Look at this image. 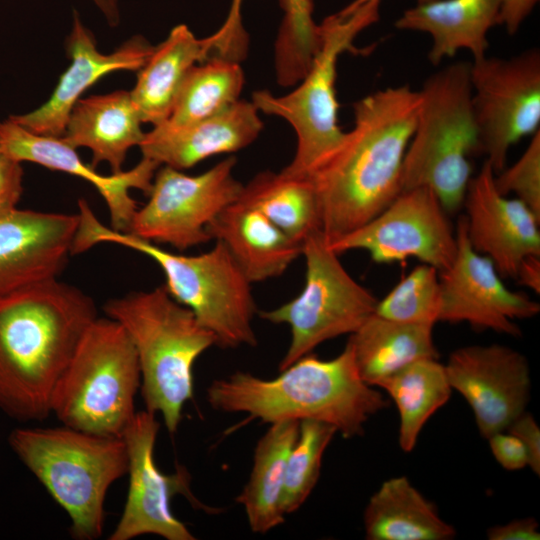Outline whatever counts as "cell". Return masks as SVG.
<instances>
[{
	"mask_svg": "<svg viewBox=\"0 0 540 540\" xmlns=\"http://www.w3.org/2000/svg\"><path fill=\"white\" fill-rule=\"evenodd\" d=\"M380 2L371 0L351 11L340 10L322 21L318 51L292 92L283 96L265 90L252 94L259 112L285 119L296 133V151L284 173L306 177L341 142L345 132L338 125V59L344 52L359 53L354 41L378 21Z\"/></svg>",
	"mask_w": 540,
	"mask_h": 540,
	"instance_id": "9",
	"label": "cell"
},
{
	"mask_svg": "<svg viewBox=\"0 0 540 540\" xmlns=\"http://www.w3.org/2000/svg\"><path fill=\"white\" fill-rule=\"evenodd\" d=\"M444 366L452 389L471 407L484 438L506 430L526 411L531 377L521 352L500 344L470 345L454 350Z\"/></svg>",
	"mask_w": 540,
	"mask_h": 540,
	"instance_id": "16",
	"label": "cell"
},
{
	"mask_svg": "<svg viewBox=\"0 0 540 540\" xmlns=\"http://www.w3.org/2000/svg\"><path fill=\"white\" fill-rule=\"evenodd\" d=\"M515 435L524 445L528 454V466L537 475L540 474V429L534 417L524 411L506 429Z\"/></svg>",
	"mask_w": 540,
	"mask_h": 540,
	"instance_id": "38",
	"label": "cell"
},
{
	"mask_svg": "<svg viewBox=\"0 0 540 540\" xmlns=\"http://www.w3.org/2000/svg\"><path fill=\"white\" fill-rule=\"evenodd\" d=\"M237 200L261 212L301 244L320 229L316 196L307 177L264 171L243 185Z\"/></svg>",
	"mask_w": 540,
	"mask_h": 540,
	"instance_id": "31",
	"label": "cell"
},
{
	"mask_svg": "<svg viewBox=\"0 0 540 540\" xmlns=\"http://www.w3.org/2000/svg\"><path fill=\"white\" fill-rule=\"evenodd\" d=\"M337 254L365 250L376 263L416 258L439 273L452 264L456 231L436 194L428 187L402 191L367 223L328 243Z\"/></svg>",
	"mask_w": 540,
	"mask_h": 540,
	"instance_id": "13",
	"label": "cell"
},
{
	"mask_svg": "<svg viewBox=\"0 0 540 540\" xmlns=\"http://www.w3.org/2000/svg\"><path fill=\"white\" fill-rule=\"evenodd\" d=\"M489 540H539V525L535 518L526 517L511 520L503 525L487 529Z\"/></svg>",
	"mask_w": 540,
	"mask_h": 540,
	"instance_id": "39",
	"label": "cell"
},
{
	"mask_svg": "<svg viewBox=\"0 0 540 540\" xmlns=\"http://www.w3.org/2000/svg\"><path fill=\"white\" fill-rule=\"evenodd\" d=\"M105 17L111 27L120 21L119 0H91Z\"/></svg>",
	"mask_w": 540,
	"mask_h": 540,
	"instance_id": "42",
	"label": "cell"
},
{
	"mask_svg": "<svg viewBox=\"0 0 540 540\" xmlns=\"http://www.w3.org/2000/svg\"><path fill=\"white\" fill-rule=\"evenodd\" d=\"M142 123L130 92L118 90L80 98L61 138L74 149L88 148L93 168L106 162L112 174H117L122 172L129 149L144 139Z\"/></svg>",
	"mask_w": 540,
	"mask_h": 540,
	"instance_id": "22",
	"label": "cell"
},
{
	"mask_svg": "<svg viewBox=\"0 0 540 540\" xmlns=\"http://www.w3.org/2000/svg\"><path fill=\"white\" fill-rule=\"evenodd\" d=\"M501 0H434L416 4L396 20L400 30L425 32L432 39L429 61L438 65L466 49L473 60L486 56L487 34L499 24Z\"/></svg>",
	"mask_w": 540,
	"mask_h": 540,
	"instance_id": "24",
	"label": "cell"
},
{
	"mask_svg": "<svg viewBox=\"0 0 540 540\" xmlns=\"http://www.w3.org/2000/svg\"><path fill=\"white\" fill-rule=\"evenodd\" d=\"M214 48V34L197 38L185 24L173 27L153 48L130 91L143 123L156 126L168 119L188 72L196 63L213 57Z\"/></svg>",
	"mask_w": 540,
	"mask_h": 540,
	"instance_id": "25",
	"label": "cell"
},
{
	"mask_svg": "<svg viewBox=\"0 0 540 540\" xmlns=\"http://www.w3.org/2000/svg\"><path fill=\"white\" fill-rule=\"evenodd\" d=\"M228 157L198 175L163 166L156 171L148 202L137 209L127 232L152 243L185 251L211 240L209 223L237 200L242 190Z\"/></svg>",
	"mask_w": 540,
	"mask_h": 540,
	"instance_id": "12",
	"label": "cell"
},
{
	"mask_svg": "<svg viewBox=\"0 0 540 540\" xmlns=\"http://www.w3.org/2000/svg\"><path fill=\"white\" fill-rule=\"evenodd\" d=\"M518 284L540 293V255L525 257L516 272L515 279Z\"/></svg>",
	"mask_w": 540,
	"mask_h": 540,
	"instance_id": "41",
	"label": "cell"
},
{
	"mask_svg": "<svg viewBox=\"0 0 540 540\" xmlns=\"http://www.w3.org/2000/svg\"><path fill=\"white\" fill-rule=\"evenodd\" d=\"M141 375L135 347L115 320L96 318L59 378L50 411L65 426L122 437L135 415Z\"/></svg>",
	"mask_w": 540,
	"mask_h": 540,
	"instance_id": "8",
	"label": "cell"
},
{
	"mask_svg": "<svg viewBox=\"0 0 540 540\" xmlns=\"http://www.w3.org/2000/svg\"><path fill=\"white\" fill-rule=\"evenodd\" d=\"M479 153L494 173L506 167L512 145L540 130V52L487 57L470 66Z\"/></svg>",
	"mask_w": 540,
	"mask_h": 540,
	"instance_id": "11",
	"label": "cell"
},
{
	"mask_svg": "<svg viewBox=\"0 0 540 540\" xmlns=\"http://www.w3.org/2000/svg\"><path fill=\"white\" fill-rule=\"evenodd\" d=\"M23 192V168L20 162L0 155V216L16 208Z\"/></svg>",
	"mask_w": 540,
	"mask_h": 540,
	"instance_id": "37",
	"label": "cell"
},
{
	"mask_svg": "<svg viewBox=\"0 0 540 540\" xmlns=\"http://www.w3.org/2000/svg\"><path fill=\"white\" fill-rule=\"evenodd\" d=\"M368 1H371V0H353L351 3H349L346 7H344L342 10L343 11H351L357 7H359L360 5L368 2ZM417 1V4H422V3H427V2H431V1H434V0H416Z\"/></svg>",
	"mask_w": 540,
	"mask_h": 540,
	"instance_id": "43",
	"label": "cell"
},
{
	"mask_svg": "<svg viewBox=\"0 0 540 540\" xmlns=\"http://www.w3.org/2000/svg\"><path fill=\"white\" fill-rule=\"evenodd\" d=\"M2 154L20 163L33 162L46 168L78 176L92 184L109 210L112 229L127 232L138 209L130 189L149 194L154 175L160 166L143 158L132 169L109 176L101 175L85 164L61 137L34 134L9 118L0 122Z\"/></svg>",
	"mask_w": 540,
	"mask_h": 540,
	"instance_id": "20",
	"label": "cell"
},
{
	"mask_svg": "<svg viewBox=\"0 0 540 540\" xmlns=\"http://www.w3.org/2000/svg\"><path fill=\"white\" fill-rule=\"evenodd\" d=\"M153 48L143 37L134 36L112 53L104 54L97 49L93 34L74 12L66 42L70 66L43 105L26 114L11 115L9 119L34 134L62 137L72 108L89 87L109 73L140 70Z\"/></svg>",
	"mask_w": 540,
	"mask_h": 540,
	"instance_id": "19",
	"label": "cell"
},
{
	"mask_svg": "<svg viewBox=\"0 0 540 540\" xmlns=\"http://www.w3.org/2000/svg\"><path fill=\"white\" fill-rule=\"evenodd\" d=\"M301 246L306 263L302 291L277 308L259 312L268 322L290 327L291 340L280 371L323 342L354 333L375 313L378 303L345 269L320 229L311 232Z\"/></svg>",
	"mask_w": 540,
	"mask_h": 540,
	"instance_id": "10",
	"label": "cell"
},
{
	"mask_svg": "<svg viewBox=\"0 0 540 540\" xmlns=\"http://www.w3.org/2000/svg\"><path fill=\"white\" fill-rule=\"evenodd\" d=\"M399 413L398 441L405 452L414 449L428 419L450 399L452 387L445 366L437 359H421L391 374L378 385Z\"/></svg>",
	"mask_w": 540,
	"mask_h": 540,
	"instance_id": "30",
	"label": "cell"
},
{
	"mask_svg": "<svg viewBox=\"0 0 540 540\" xmlns=\"http://www.w3.org/2000/svg\"><path fill=\"white\" fill-rule=\"evenodd\" d=\"M455 231V258L447 270L439 273V321L466 322L479 330L521 336L515 320L536 316L539 303L525 293L508 289L492 261L472 248L464 216L458 220Z\"/></svg>",
	"mask_w": 540,
	"mask_h": 540,
	"instance_id": "15",
	"label": "cell"
},
{
	"mask_svg": "<svg viewBox=\"0 0 540 540\" xmlns=\"http://www.w3.org/2000/svg\"><path fill=\"white\" fill-rule=\"evenodd\" d=\"M429 324L404 323L373 313L349 337L362 380L378 387L380 382L421 359H438Z\"/></svg>",
	"mask_w": 540,
	"mask_h": 540,
	"instance_id": "26",
	"label": "cell"
},
{
	"mask_svg": "<svg viewBox=\"0 0 540 540\" xmlns=\"http://www.w3.org/2000/svg\"><path fill=\"white\" fill-rule=\"evenodd\" d=\"M364 530L368 540H449L456 535L405 476L384 481L370 497Z\"/></svg>",
	"mask_w": 540,
	"mask_h": 540,
	"instance_id": "28",
	"label": "cell"
},
{
	"mask_svg": "<svg viewBox=\"0 0 540 540\" xmlns=\"http://www.w3.org/2000/svg\"><path fill=\"white\" fill-rule=\"evenodd\" d=\"M485 160L471 178L463 205L472 248L488 257L502 278L515 279L521 261L540 255V217L517 198L502 195Z\"/></svg>",
	"mask_w": 540,
	"mask_h": 540,
	"instance_id": "18",
	"label": "cell"
},
{
	"mask_svg": "<svg viewBox=\"0 0 540 540\" xmlns=\"http://www.w3.org/2000/svg\"><path fill=\"white\" fill-rule=\"evenodd\" d=\"M469 62H455L429 76L402 167V191L430 188L447 213L462 205L479 153ZM401 191V192H402Z\"/></svg>",
	"mask_w": 540,
	"mask_h": 540,
	"instance_id": "7",
	"label": "cell"
},
{
	"mask_svg": "<svg viewBox=\"0 0 540 540\" xmlns=\"http://www.w3.org/2000/svg\"><path fill=\"white\" fill-rule=\"evenodd\" d=\"M79 225L72 254L98 243H114L150 257L165 276V288L211 331L221 348L254 347L253 319L257 312L251 282L228 249L219 241L198 255L177 254L129 232L102 224L86 200L80 199Z\"/></svg>",
	"mask_w": 540,
	"mask_h": 540,
	"instance_id": "4",
	"label": "cell"
},
{
	"mask_svg": "<svg viewBox=\"0 0 540 540\" xmlns=\"http://www.w3.org/2000/svg\"><path fill=\"white\" fill-rule=\"evenodd\" d=\"M243 0H231L227 17L217 30L221 48L232 56L246 51L242 25ZM283 21L275 45L277 80L282 86L295 85L311 67L320 45L319 25L313 18V0H281Z\"/></svg>",
	"mask_w": 540,
	"mask_h": 540,
	"instance_id": "27",
	"label": "cell"
},
{
	"mask_svg": "<svg viewBox=\"0 0 540 540\" xmlns=\"http://www.w3.org/2000/svg\"><path fill=\"white\" fill-rule=\"evenodd\" d=\"M11 448L69 516L75 539L103 532L104 502L111 485L127 474L125 441L69 426L13 430Z\"/></svg>",
	"mask_w": 540,
	"mask_h": 540,
	"instance_id": "6",
	"label": "cell"
},
{
	"mask_svg": "<svg viewBox=\"0 0 540 540\" xmlns=\"http://www.w3.org/2000/svg\"><path fill=\"white\" fill-rule=\"evenodd\" d=\"M156 414L136 412L122 438L128 454L129 485L123 512L109 540H131L152 534L167 540H194L187 526L174 516L171 500L182 494L198 508L190 490L189 473L178 468L174 474L159 470L154 460V447L160 424Z\"/></svg>",
	"mask_w": 540,
	"mask_h": 540,
	"instance_id": "14",
	"label": "cell"
},
{
	"mask_svg": "<svg viewBox=\"0 0 540 540\" xmlns=\"http://www.w3.org/2000/svg\"><path fill=\"white\" fill-rule=\"evenodd\" d=\"M494 184L502 195L513 193L540 217V130L512 166L494 175Z\"/></svg>",
	"mask_w": 540,
	"mask_h": 540,
	"instance_id": "35",
	"label": "cell"
},
{
	"mask_svg": "<svg viewBox=\"0 0 540 540\" xmlns=\"http://www.w3.org/2000/svg\"><path fill=\"white\" fill-rule=\"evenodd\" d=\"M496 461L506 470H520L528 466V454L522 442L508 431H500L487 438Z\"/></svg>",
	"mask_w": 540,
	"mask_h": 540,
	"instance_id": "36",
	"label": "cell"
},
{
	"mask_svg": "<svg viewBox=\"0 0 540 540\" xmlns=\"http://www.w3.org/2000/svg\"><path fill=\"white\" fill-rule=\"evenodd\" d=\"M104 311L135 347L145 409L159 413L168 432L175 433L185 403L193 398L194 363L217 344L216 337L164 285L111 299Z\"/></svg>",
	"mask_w": 540,
	"mask_h": 540,
	"instance_id": "5",
	"label": "cell"
},
{
	"mask_svg": "<svg viewBox=\"0 0 540 540\" xmlns=\"http://www.w3.org/2000/svg\"><path fill=\"white\" fill-rule=\"evenodd\" d=\"M207 232L224 244L251 283L282 275L301 255V243L238 200L209 223Z\"/></svg>",
	"mask_w": 540,
	"mask_h": 540,
	"instance_id": "23",
	"label": "cell"
},
{
	"mask_svg": "<svg viewBox=\"0 0 540 540\" xmlns=\"http://www.w3.org/2000/svg\"><path fill=\"white\" fill-rule=\"evenodd\" d=\"M336 433L334 426L321 421H299L286 462L281 500L285 516L296 512L311 494L320 476L323 454Z\"/></svg>",
	"mask_w": 540,
	"mask_h": 540,
	"instance_id": "33",
	"label": "cell"
},
{
	"mask_svg": "<svg viewBox=\"0 0 540 540\" xmlns=\"http://www.w3.org/2000/svg\"><path fill=\"white\" fill-rule=\"evenodd\" d=\"M420 104L419 91L409 85L387 87L354 103L353 128L306 176L328 243L370 221L401 193Z\"/></svg>",
	"mask_w": 540,
	"mask_h": 540,
	"instance_id": "1",
	"label": "cell"
},
{
	"mask_svg": "<svg viewBox=\"0 0 540 540\" xmlns=\"http://www.w3.org/2000/svg\"><path fill=\"white\" fill-rule=\"evenodd\" d=\"M262 379L237 371L214 380L207 400L217 411L246 413L265 423L316 420L334 426L344 438L360 436L370 417L389 406L383 394L360 377L351 345L328 360L307 354Z\"/></svg>",
	"mask_w": 540,
	"mask_h": 540,
	"instance_id": "3",
	"label": "cell"
},
{
	"mask_svg": "<svg viewBox=\"0 0 540 540\" xmlns=\"http://www.w3.org/2000/svg\"><path fill=\"white\" fill-rule=\"evenodd\" d=\"M78 224V214L15 208L0 216V302L57 278Z\"/></svg>",
	"mask_w": 540,
	"mask_h": 540,
	"instance_id": "17",
	"label": "cell"
},
{
	"mask_svg": "<svg viewBox=\"0 0 540 540\" xmlns=\"http://www.w3.org/2000/svg\"><path fill=\"white\" fill-rule=\"evenodd\" d=\"M298 431V420L271 423L255 446L250 477L236 497L255 533H267L285 520L281 500L286 462Z\"/></svg>",
	"mask_w": 540,
	"mask_h": 540,
	"instance_id": "29",
	"label": "cell"
},
{
	"mask_svg": "<svg viewBox=\"0 0 540 540\" xmlns=\"http://www.w3.org/2000/svg\"><path fill=\"white\" fill-rule=\"evenodd\" d=\"M96 318L93 299L57 278L0 302V409L20 421L50 416L54 388Z\"/></svg>",
	"mask_w": 540,
	"mask_h": 540,
	"instance_id": "2",
	"label": "cell"
},
{
	"mask_svg": "<svg viewBox=\"0 0 540 540\" xmlns=\"http://www.w3.org/2000/svg\"><path fill=\"white\" fill-rule=\"evenodd\" d=\"M539 0H501L499 24L504 25L510 35H514L530 15Z\"/></svg>",
	"mask_w": 540,
	"mask_h": 540,
	"instance_id": "40",
	"label": "cell"
},
{
	"mask_svg": "<svg viewBox=\"0 0 540 540\" xmlns=\"http://www.w3.org/2000/svg\"><path fill=\"white\" fill-rule=\"evenodd\" d=\"M2 154V151H1V143H0V155Z\"/></svg>",
	"mask_w": 540,
	"mask_h": 540,
	"instance_id": "44",
	"label": "cell"
},
{
	"mask_svg": "<svg viewBox=\"0 0 540 540\" xmlns=\"http://www.w3.org/2000/svg\"><path fill=\"white\" fill-rule=\"evenodd\" d=\"M243 83L238 61L210 57L188 72L164 122L184 126L219 114L239 101Z\"/></svg>",
	"mask_w": 540,
	"mask_h": 540,
	"instance_id": "32",
	"label": "cell"
},
{
	"mask_svg": "<svg viewBox=\"0 0 540 540\" xmlns=\"http://www.w3.org/2000/svg\"><path fill=\"white\" fill-rule=\"evenodd\" d=\"M440 305L439 271L422 263L378 301L375 313L398 322L434 325L439 322Z\"/></svg>",
	"mask_w": 540,
	"mask_h": 540,
	"instance_id": "34",
	"label": "cell"
},
{
	"mask_svg": "<svg viewBox=\"0 0 540 540\" xmlns=\"http://www.w3.org/2000/svg\"><path fill=\"white\" fill-rule=\"evenodd\" d=\"M262 128L259 110L252 101L239 100L219 114L188 125L163 122L153 126L139 147L143 158L182 170L211 156L247 147Z\"/></svg>",
	"mask_w": 540,
	"mask_h": 540,
	"instance_id": "21",
	"label": "cell"
}]
</instances>
